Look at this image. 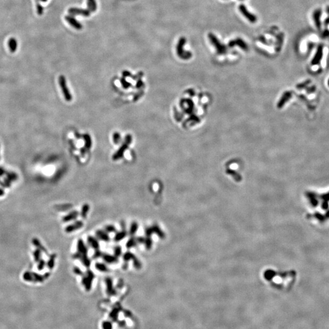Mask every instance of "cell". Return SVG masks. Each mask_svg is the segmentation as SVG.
I'll return each mask as SVG.
<instances>
[{"mask_svg": "<svg viewBox=\"0 0 329 329\" xmlns=\"http://www.w3.org/2000/svg\"><path fill=\"white\" fill-rule=\"evenodd\" d=\"M287 276V274H277L270 271L265 274V279L270 285L274 288L280 290H287L291 286L293 277L288 278Z\"/></svg>", "mask_w": 329, "mask_h": 329, "instance_id": "obj_1", "label": "cell"}, {"mask_svg": "<svg viewBox=\"0 0 329 329\" xmlns=\"http://www.w3.org/2000/svg\"><path fill=\"white\" fill-rule=\"evenodd\" d=\"M239 9L241 11V12L243 13V15L245 16L246 18H247L248 19V20H249L250 22L254 23V22H255L256 20H257V19L255 16L254 15H253L252 13H251L248 10V9H246V7H245V6L241 4L240 7H239Z\"/></svg>", "mask_w": 329, "mask_h": 329, "instance_id": "obj_2", "label": "cell"}, {"mask_svg": "<svg viewBox=\"0 0 329 329\" xmlns=\"http://www.w3.org/2000/svg\"><path fill=\"white\" fill-rule=\"evenodd\" d=\"M8 46L11 52L13 53L16 51V48H17V42H16V39L14 38L9 39L8 41Z\"/></svg>", "mask_w": 329, "mask_h": 329, "instance_id": "obj_3", "label": "cell"}, {"mask_svg": "<svg viewBox=\"0 0 329 329\" xmlns=\"http://www.w3.org/2000/svg\"><path fill=\"white\" fill-rule=\"evenodd\" d=\"M66 20H67L68 22H69L74 28H79V24L75 20V19L70 17V16H67V17H66Z\"/></svg>", "mask_w": 329, "mask_h": 329, "instance_id": "obj_4", "label": "cell"}, {"mask_svg": "<svg viewBox=\"0 0 329 329\" xmlns=\"http://www.w3.org/2000/svg\"><path fill=\"white\" fill-rule=\"evenodd\" d=\"M315 16H314V19H315V21L316 22V26L318 27H319V16H320V13L317 11L315 14Z\"/></svg>", "mask_w": 329, "mask_h": 329, "instance_id": "obj_5", "label": "cell"}, {"mask_svg": "<svg viewBox=\"0 0 329 329\" xmlns=\"http://www.w3.org/2000/svg\"><path fill=\"white\" fill-rule=\"evenodd\" d=\"M103 327L104 329H112V325L109 322H104L103 324Z\"/></svg>", "mask_w": 329, "mask_h": 329, "instance_id": "obj_6", "label": "cell"}, {"mask_svg": "<svg viewBox=\"0 0 329 329\" xmlns=\"http://www.w3.org/2000/svg\"><path fill=\"white\" fill-rule=\"evenodd\" d=\"M37 13L39 14V15H42L43 13V7L39 4H37Z\"/></svg>", "mask_w": 329, "mask_h": 329, "instance_id": "obj_7", "label": "cell"}, {"mask_svg": "<svg viewBox=\"0 0 329 329\" xmlns=\"http://www.w3.org/2000/svg\"><path fill=\"white\" fill-rule=\"evenodd\" d=\"M40 1H43V2H46V1H47V0H40Z\"/></svg>", "mask_w": 329, "mask_h": 329, "instance_id": "obj_8", "label": "cell"}]
</instances>
